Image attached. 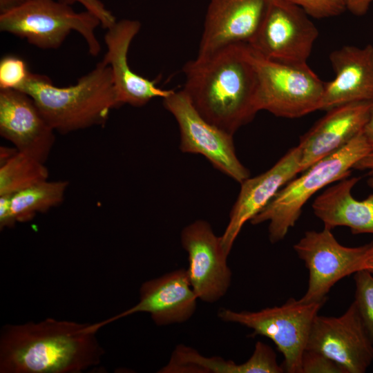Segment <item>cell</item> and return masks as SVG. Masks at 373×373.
<instances>
[{"label": "cell", "mask_w": 373, "mask_h": 373, "mask_svg": "<svg viewBox=\"0 0 373 373\" xmlns=\"http://www.w3.org/2000/svg\"><path fill=\"white\" fill-rule=\"evenodd\" d=\"M326 300L304 302L289 298L280 306L257 312H236L220 308L218 318L253 330L251 337L271 339L284 356L283 367L288 373H302L301 358L306 349L313 322Z\"/></svg>", "instance_id": "8992f818"}, {"label": "cell", "mask_w": 373, "mask_h": 373, "mask_svg": "<svg viewBox=\"0 0 373 373\" xmlns=\"http://www.w3.org/2000/svg\"><path fill=\"white\" fill-rule=\"evenodd\" d=\"M99 19L86 10L75 12L71 5L59 0H28L21 6L0 13V30L26 39L41 49L61 46L72 31L86 41L89 53L97 56L101 49L95 29Z\"/></svg>", "instance_id": "5b68a950"}, {"label": "cell", "mask_w": 373, "mask_h": 373, "mask_svg": "<svg viewBox=\"0 0 373 373\" xmlns=\"http://www.w3.org/2000/svg\"><path fill=\"white\" fill-rule=\"evenodd\" d=\"M93 323L47 318L7 324L0 332L1 373H80L97 365L104 350Z\"/></svg>", "instance_id": "7a4b0ae2"}, {"label": "cell", "mask_w": 373, "mask_h": 373, "mask_svg": "<svg viewBox=\"0 0 373 373\" xmlns=\"http://www.w3.org/2000/svg\"><path fill=\"white\" fill-rule=\"evenodd\" d=\"M63 3L72 5L75 3L82 4L86 10L95 15L100 21L101 26L108 29L116 21L113 14L108 10L100 0H59Z\"/></svg>", "instance_id": "4316f807"}, {"label": "cell", "mask_w": 373, "mask_h": 373, "mask_svg": "<svg viewBox=\"0 0 373 373\" xmlns=\"http://www.w3.org/2000/svg\"><path fill=\"white\" fill-rule=\"evenodd\" d=\"M28 0H0V13H3L16 8Z\"/></svg>", "instance_id": "d6a6232c"}, {"label": "cell", "mask_w": 373, "mask_h": 373, "mask_svg": "<svg viewBox=\"0 0 373 373\" xmlns=\"http://www.w3.org/2000/svg\"><path fill=\"white\" fill-rule=\"evenodd\" d=\"M301 370L302 373H347L343 367L328 356L307 349L302 356Z\"/></svg>", "instance_id": "484cf974"}, {"label": "cell", "mask_w": 373, "mask_h": 373, "mask_svg": "<svg viewBox=\"0 0 373 373\" xmlns=\"http://www.w3.org/2000/svg\"><path fill=\"white\" fill-rule=\"evenodd\" d=\"M307 15L286 0H267L261 23L248 45L267 59L305 64L318 35Z\"/></svg>", "instance_id": "9c48e42d"}, {"label": "cell", "mask_w": 373, "mask_h": 373, "mask_svg": "<svg viewBox=\"0 0 373 373\" xmlns=\"http://www.w3.org/2000/svg\"><path fill=\"white\" fill-rule=\"evenodd\" d=\"M353 169L368 171L373 174V152L370 153L358 161Z\"/></svg>", "instance_id": "1f68e13d"}, {"label": "cell", "mask_w": 373, "mask_h": 373, "mask_svg": "<svg viewBox=\"0 0 373 373\" xmlns=\"http://www.w3.org/2000/svg\"><path fill=\"white\" fill-rule=\"evenodd\" d=\"M368 244L350 247L340 244L332 230L307 231L294 249L308 269V286L300 299L304 302L327 299L332 287L343 278L361 270Z\"/></svg>", "instance_id": "30bf717a"}, {"label": "cell", "mask_w": 373, "mask_h": 373, "mask_svg": "<svg viewBox=\"0 0 373 373\" xmlns=\"http://www.w3.org/2000/svg\"><path fill=\"white\" fill-rule=\"evenodd\" d=\"M48 178L45 163L19 151L0 165V195H13Z\"/></svg>", "instance_id": "7402d4cb"}, {"label": "cell", "mask_w": 373, "mask_h": 373, "mask_svg": "<svg viewBox=\"0 0 373 373\" xmlns=\"http://www.w3.org/2000/svg\"><path fill=\"white\" fill-rule=\"evenodd\" d=\"M163 99L164 108L175 119L180 131V149L203 155L216 169L242 183L250 177L235 150L233 134L206 120L182 89Z\"/></svg>", "instance_id": "ba28073f"}, {"label": "cell", "mask_w": 373, "mask_h": 373, "mask_svg": "<svg viewBox=\"0 0 373 373\" xmlns=\"http://www.w3.org/2000/svg\"><path fill=\"white\" fill-rule=\"evenodd\" d=\"M367 184L369 187L373 191V175L367 180Z\"/></svg>", "instance_id": "e575fe53"}, {"label": "cell", "mask_w": 373, "mask_h": 373, "mask_svg": "<svg viewBox=\"0 0 373 373\" xmlns=\"http://www.w3.org/2000/svg\"><path fill=\"white\" fill-rule=\"evenodd\" d=\"M354 279L356 290L353 302L373 344V275L362 269L354 274Z\"/></svg>", "instance_id": "603a6c76"}, {"label": "cell", "mask_w": 373, "mask_h": 373, "mask_svg": "<svg viewBox=\"0 0 373 373\" xmlns=\"http://www.w3.org/2000/svg\"><path fill=\"white\" fill-rule=\"evenodd\" d=\"M371 152L361 132L283 186L249 222L254 225L268 222L270 242L276 243L283 240L298 220L307 201L326 186L350 177L354 165Z\"/></svg>", "instance_id": "277c9868"}, {"label": "cell", "mask_w": 373, "mask_h": 373, "mask_svg": "<svg viewBox=\"0 0 373 373\" xmlns=\"http://www.w3.org/2000/svg\"><path fill=\"white\" fill-rule=\"evenodd\" d=\"M266 4L267 0H211L198 55L233 44H249L261 23Z\"/></svg>", "instance_id": "e0dca14e"}, {"label": "cell", "mask_w": 373, "mask_h": 373, "mask_svg": "<svg viewBox=\"0 0 373 373\" xmlns=\"http://www.w3.org/2000/svg\"><path fill=\"white\" fill-rule=\"evenodd\" d=\"M180 240L188 254V277L198 300L208 303L219 300L232 278L220 236L207 221L198 220L182 230Z\"/></svg>", "instance_id": "7c38bea8"}, {"label": "cell", "mask_w": 373, "mask_h": 373, "mask_svg": "<svg viewBox=\"0 0 373 373\" xmlns=\"http://www.w3.org/2000/svg\"><path fill=\"white\" fill-rule=\"evenodd\" d=\"M358 177L345 178L328 187L312 204L314 215L324 227H349L354 234H373V192L363 200L355 199L352 190Z\"/></svg>", "instance_id": "ffe728a7"}, {"label": "cell", "mask_w": 373, "mask_h": 373, "mask_svg": "<svg viewBox=\"0 0 373 373\" xmlns=\"http://www.w3.org/2000/svg\"><path fill=\"white\" fill-rule=\"evenodd\" d=\"M373 0H345L346 9L353 15L361 16L368 10Z\"/></svg>", "instance_id": "f1b7e54d"}, {"label": "cell", "mask_w": 373, "mask_h": 373, "mask_svg": "<svg viewBox=\"0 0 373 373\" xmlns=\"http://www.w3.org/2000/svg\"><path fill=\"white\" fill-rule=\"evenodd\" d=\"M307 350L328 356L347 373H365L373 361V344L353 302L342 315H317Z\"/></svg>", "instance_id": "8fae6325"}, {"label": "cell", "mask_w": 373, "mask_h": 373, "mask_svg": "<svg viewBox=\"0 0 373 373\" xmlns=\"http://www.w3.org/2000/svg\"><path fill=\"white\" fill-rule=\"evenodd\" d=\"M300 159L299 146L291 148L269 169L240 183V193L230 211L229 222L220 236L227 256L244 224L262 211L283 186L300 173Z\"/></svg>", "instance_id": "9a60e30c"}, {"label": "cell", "mask_w": 373, "mask_h": 373, "mask_svg": "<svg viewBox=\"0 0 373 373\" xmlns=\"http://www.w3.org/2000/svg\"><path fill=\"white\" fill-rule=\"evenodd\" d=\"M302 8L308 15L317 19L342 14L346 9L345 0H286Z\"/></svg>", "instance_id": "d4e9b609"}, {"label": "cell", "mask_w": 373, "mask_h": 373, "mask_svg": "<svg viewBox=\"0 0 373 373\" xmlns=\"http://www.w3.org/2000/svg\"><path fill=\"white\" fill-rule=\"evenodd\" d=\"M68 185L67 181L46 180L10 195L12 226L17 222L31 220L36 214L60 204Z\"/></svg>", "instance_id": "44dd1931"}, {"label": "cell", "mask_w": 373, "mask_h": 373, "mask_svg": "<svg viewBox=\"0 0 373 373\" xmlns=\"http://www.w3.org/2000/svg\"><path fill=\"white\" fill-rule=\"evenodd\" d=\"M183 88L197 111L231 133L251 122L257 108L258 77L247 44L199 56L185 64Z\"/></svg>", "instance_id": "6da1fadb"}, {"label": "cell", "mask_w": 373, "mask_h": 373, "mask_svg": "<svg viewBox=\"0 0 373 373\" xmlns=\"http://www.w3.org/2000/svg\"><path fill=\"white\" fill-rule=\"evenodd\" d=\"M55 131L30 95L0 89V134L19 152L45 163L55 144Z\"/></svg>", "instance_id": "5bb4252c"}, {"label": "cell", "mask_w": 373, "mask_h": 373, "mask_svg": "<svg viewBox=\"0 0 373 373\" xmlns=\"http://www.w3.org/2000/svg\"><path fill=\"white\" fill-rule=\"evenodd\" d=\"M140 28L141 23L137 20L122 19L108 28L104 36L106 52L101 61L111 68L120 106H143L151 99L164 98L173 91L158 87L156 80L137 74L129 66L128 50Z\"/></svg>", "instance_id": "2e32d148"}, {"label": "cell", "mask_w": 373, "mask_h": 373, "mask_svg": "<svg viewBox=\"0 0 373 373\" xmlns=\"http://www.w3.org/2000/svg\"><path fill=\"white\" fill-rule=\"evenodd\" d=\"M12 227L10 212V195H0V228Z\"/></svg>", "instance_id": "83f0119b"}, {"label": "cell", "mask_w": 373, "mask_h": 373, "mask_svg": "<svg viewBox=\"0 0 373 373\" xmlns=\"http://www.w3.org/2000/svg\"><path fill=\"white\" fill-rule=\"evenodd\" d=\"M370 102H353L327 110L300 138V173L339 150L363 131Z\"/></svg>", "instance_id": "ac0fdd59"}, {"label": "cell", "mask_w": 373, "mask_h": 373, "mask_svg": "<svg viewBox=\"0 0 373 373\" xmlns=\"http://www.w3.org/2000/svg\"><path fill=\"white\" fill-rule=\"evenodd\" d=\"M362 132L373 152V100L370 101L368 117Z\"/></svg>", "instance_id": "f546056e"}, {"label": "cell", "mask_w": 373, "mask_h": 373, "mask_svg": "<svg viewBox=\"0 0 373 373\" xmlns=\"http://www.w3.org/2000/svg\"><path fill=\"white\" fill-rule=\"evenodd\" d=\"M30 71L21 58L6 55L0 61V89L19 90L26 82Z\"/></svg>", "instance_id": "cb8c5ba5"}, {"label": "cell", "mask_w": 373, "mask_h": 373, "mask_svg": "<svg viewBox=\"0 0 373 373\" xmlns=\"http://www.w3.org/2000/svg\"><path fill=\"white\" fill-rule=\"evenodd\" d=\"M329 60L335 77L325 82L320 110L373 100V46H344Z\"/></svg>", "instance_id": "d6986e66"}, {"label": "cell", "mask_w": 373, "mask_h": 373, "mask_svg": "<svg viewBox=\"0 0 373 373\" xmlns=\"http://www.w3.org/2000/svg\"><path fill=\"white\" fill-rule=\"evenodd\" d=\"M18 90L30 95L52 128L62 134L103 125L111 111L120 106L111 68L102 61L76 84L64 87L30 72Z\"/></svg>", "instance_id": "3957f363"}, {"label": "cell", "mask_w": 373, "mask_h": 373, "mask_svg": "<svg viewBox=\"0 0 373 373\" xmlns=\"http://www.w3.org/2000/svg\"><path fill=\"white\" fill-rule=\"evenodd\" d=\"M198 300L186 269L173 270L142 283L137 304L93 326L98 331L111 322L140 312L149 314L158 326L184 323L194 314Z\"/></svg>", "instance_id": "4fadbf2b"}, {"label": "cell", "mask_w": 373, "mask_h": 373, "mask_svg": "<svg viewBox=\"0 0 373 373\" xmlns=\"http://www.w3.org/2000/svg\"><path fill=\"white\" fill-rule=\"evenodd\" d=\"M251 49L258 77V111L298 118L320 110L325 82L307 63L274 61Z\"/></svg>", "instance_id": "52a82bcc"}, {"label": "cell", "mask_w": 373, "mask_h": 373, "mask_svg": "<svg viewBox=\"0 0 373 373\" xmlns=\"http://www.w3.org/2000/svg\"><path fill=\"white\" fill-rule=\"evenodd\" d=\"M364 269L373 275V242L368 243V247L365 252L361 262V270Z\"/></svg>", "instance_id": "4dcf8cb0"}, {"label": "cell", "mask_w": 373, "mask_h": 373, "mask_svg": "<svg viewBox=\"0 0 373 373\" xmlns=\"http://www.w3.org/2000/svg\"><path fill=\"white\" fill-rule=\"evenodd\" d=\"M19 152L16 147L9 148L6 146H1L0 148V165L3 164L15 154Z\"/></svg>", "instance_id": "836d02e7"}]
</instances>
